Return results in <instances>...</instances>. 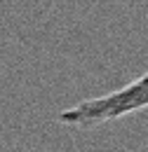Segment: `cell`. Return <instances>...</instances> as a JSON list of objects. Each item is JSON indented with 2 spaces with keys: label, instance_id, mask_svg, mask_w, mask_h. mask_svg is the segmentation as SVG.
<instances>
[{
  "label": "cell",
  "instance_id": "obj_1",
  "mask_svg": "<svg viewBox=\"0 0 148 152\" xmlns=\"http://www.w3.org/2000/svg\"><path fill=\"white\" fill-rule=\"evenodd\" d=\"M148 108V70L141 77L132 80L122 89H115L111 94L94 96L87 101H80L73 108H66L59 113V122L68 126H96L111 119H120L132 113Z\"/></svg>",
  "mask_w": 148,
  "mask_h": 152
}]
</instances>
